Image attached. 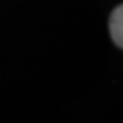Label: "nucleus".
Returning <instances> with one entry per match:
<instances>
[{
	"instance_id": "1",
	"label": "nucleus",
	"mask_w": 123,
	"mask_h": 123,
	"mask_svg": "<svg viewBox=\"0 0 123 123\" xmlns=\"http://www.w3.org/2000/svg\"><path fill=\"white\" fill-rule=\"evenodd\" d=\"M109 31H110L112 40L120 48H123V5L117 6L112 11L109 19Z\"/></svg>"
}]
</instances>
